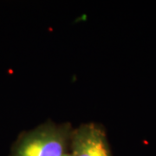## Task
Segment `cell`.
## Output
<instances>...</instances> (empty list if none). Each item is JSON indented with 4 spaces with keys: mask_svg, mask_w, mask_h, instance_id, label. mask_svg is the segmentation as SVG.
<instances>
[{
    "mask_svg": "<svg viewBox=\"0 0 156 156\" xmlns=\"http://www.w3.org/2000/svg\"><path fill=\"white\" fill-rule=\"evenodd\" d=\"M72 127L47 122L18 135L10 156H65L69 153Z\"/></svg>",
    "mask_w": 156,
    "mask_h": 156,
    "instance_id": "6da1fadb",
    "label": "cell"
},
{
    "mask_svg": "<svg viewBox=\"0 0 156 156\" xmlns=\"http://www.w3.org/2000/svg\"><path fill=\"white\" fill-rule=\"evenodd\" d=\"M69 153L72 156H113L105 129L94 122L73 128Z\"/></svg>",
    "mask_w": 156,
    "mask_h": 156,
    "instance_id": "7a4b0ae2",
    "label": "cell"
},
{
    "mask_svg": "<svg viewBox=\"0 0 156 156\" xmlns=\"http://www.w3.org/2000/svg\"><path fill=\"white\" fill-rule=\"evenodd\" d=\"M65 156H72V155H71V154H70V153H69V154H67Z\"/></svg>",
    "mask_w": 156,
    "mask_h": 156,
    "instance_id": "3957f363",
    "label": "cell"
}]
</instances>
